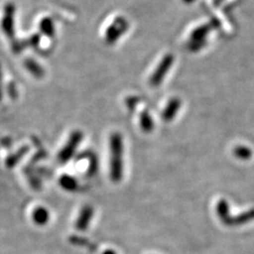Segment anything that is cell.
Masks as SVG:
<instances>
[{
    "instance_id": "obj_1",
    "label": "cell",
    "mask_w": 254,
    "mask_h": 254,
    "mask_svg": "<svg viewBox=\"0 0 254 254\" xmlns=\"http://www.w3.org/2000/svg\"><path fill=\"white\" fill-rule=\"evenodd\" d=\"M109 149H110V177L112 181L119 182L123 177V154H124V144L123 137L118 134L114 133L109 139Z\"/></svg>"
},
{
    "instance_id": "obj_4",
    "label": "cell",
    "mask_w": 254,
    "mask_h": 254,
    "mask_svg": "<svg viewBox=\"0 0 254 254\" xmlns=\"http://www.w3.org/2000/svg\"><path fill=\"white\" fill-rule=\"evenodd\" d=\"M180 107H181V101L178 100L176 98L170 101L169 105L167 106V108L164 110L163 114H162L163 120L167 122L173 120L175 114L177 113V111L180 109Z\"/></svg>"
},
{
    "instance_id": "obj_7",
    "label": "cell",
    "mask_w": 254,
    "mask_h": 254,
    "mask_svg": "<svg viewBox=\"0 0 254 254\" xmlns=\"http://www.w3.org/2000/svg\"><path fill=\"white\" fill-rule=\"evenodd\" d=\"M140 127L145 132H150L154 128V122L148 112H143L140 115Z\"/></svg>"
},
{
    "instance_id": "obj_10",
    "label": "cell",
    "mask_w": 254,
    "mask_h": 254,
    "mask_svg": "<svg viewBox=\"0 0 254 254\" xmlns=\"http://www.w3.org/2000/svg\"><path fill=\"white\" fill-rule=\"evenodd\" d=\"M103 254H116L113 251H106Z\"/></svg>"
},
{
    "instance_id": "obj_2",
    "label": "cell",
    "mask_w": 254,
    "mask_h": 254,
    "mask_svg": "<svg viewBox=\"0 0 254 254\" xmlns=\"http://www.w3.org/2000/svg\"><path fill=\"white\" fill-rule=\"evenodd\" d=\"M82 139V134L79 131H75L70 136L67 144L65 145L64 149L61 151L59 155V160L62 163H66L74 154L78 144L80 143Z\"/></svg>"
},
{
    "instance_id": "obj_11",
    "label": "cell",
    "mask_w": 254,
    "mask_h": 254,
    "mask_svg": "<svg viewBox=\"0 0 254 254\" xmlns=\"http://www.w3.org/2000/svg\"><path fill=\"white\" fill-rule=\"evenodd\" d=\"M0 99H1V91H0Z\"/></svg>"
},
{
    "instance_id": "obj_6",
    "label": "cell",
    "mask_w": 254,
    "mask_h": 254,
    "mask_svg": "<svg viewBox=\"0 0 254 254\" xmlns=\"http://www.w3.org/2000/svg\"><path fill=\"white\" fill-rule=\"evenodd\" d=\"M32 218H33L34 222L38 225H45L46 222L48 221L49 215H48V212H47L46 209L39 207V208L34 210Z\"/></svg>"
},
{
    "instance_id": "obj_9",
    "label": "cell",
    "mask_w": 254,
    "mask_h": 254,
    "mask_svg": "<svg viewBox=\"0 0 254 254\" xmlns=\"http://www.w3.org/2000/svg\"><path fill=\"white\" fill-rule=\"evenodd\" d=\"M235 154H236V157L246 160V159H249V158L252 157L253 153H252L251 149L244 147V146H239V147L236 148Z\"/></svg>"
},
{
    "instance_id": "obj_8",
    "label": "cell",
    "mask_w": 254,
    "mask_h": 254,
    "mask_svg": "<svg viewBox=\"0 0 254 254\" xmlns=\"http://www.w3.org/2000/svg\"><path fill=\"white\" fill-rule=\"evenodd\" d=\"M60 183H61V186L64 188V190H74L75 188H76V186H77L75 179H73V177H71V176H69V175H64V176L61 178Z\"/></svg>"
},
{
    "instance_id": "obj_3",
    "label": "cell",
    "mask_w": 254,
    "mask_h": 254,
    "mask_svg": "<svg viewBox=\"0 0 254 254\" xmlns=\"http://www.w3.org/2000/svg\"><path fill=\"white\" fill-rule=\"evenodd\" d=\"M170 66H171V58H168L166 61H164L163 63L160 64L158 69L152 75L151 80H150L152 86H158L161 83V81L163 80L165 74L167 73V71L169 70Z\"/></svg>"
},
{
    "instance_id": "obj_5",
    "label": "cell",
    "mask_w": 254,
    "mask_h": 254,
    "mask_svg": "<svg viewBox=\"0 0 254 254\" xmlns=\"http://www.w3.org/2000/svg\"><path fill=\"white\" fill-rule=\"evenodd\" d=\"M92 215H93V211L91 206H85L82 209L80 216L77 219V223H76L77 228L80 230H84L85 228H87L92 218Z\"/></svg>"
}]
</instances>
